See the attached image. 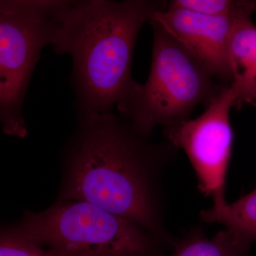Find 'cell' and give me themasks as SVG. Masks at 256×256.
<instances>
[{
	"instance_id": "obj_12",
	"label": "cell",
	"mask_w": 256,
	"mask_h": 256,
	"mask_svg": "<svg viewBox=\"0 0 256 256\" xmlns=\"http://www.w3.org/2000/svg\"><path fill=\"white\" fill-rule=\"evenodd\" d=\"M245 104H252V105L256 106V85L242 96V98L237 102L236 107H242Z\"/></svg>"
},
{
	"instance_id": "obj_7",
	"label": "cell",
	"mask_w": 256,
	"mask_h": 256,
	"mask_svg": "<svg viewBox=\"0 0 256 256\" xmlns=\"http://www.w3.org/2000/svg\"><path fill=\"white\" fill-rule=\"evenodd\" d=\"M235 18H216L168 4L151 20L200 60L216 80L223 85L233 84L228 60V44Z\"/></svg>"
},
{
	"instance_id": "obj_8",
	"label": "cell",
	"mask_w": 256,
	"mask_h": 256,
	"mask_svg": "<svg viewBox=\"0 0 256 256\" xmlns=\"http://www.w3.org/2000/svg\"><path fill=\"white\" fill-rule=\"evenodd\" d=\"M252 16L244 14L236 18L229 41L232 84L237 90L236 102L256 85V26Z\"/></svg>"
},
{
	"instance_id": "obj_3",
	"label": "cell",
	"mask_w": 256,
	"mask_h": 256,
	"mask_svg": "<svg viewBox=\"0 0 256 256\" xmlns=\"http://www.w3.org/2000/svg\"><path fill=\"white\" fill-rule=\"evenodd\" d=\"M15 233L50 256H169L168 246L138 224L90 203L58 200L26 212Z\"/></svg>"
},
{
	"instance_id": "obj_5",
	"label": "cell",
	"mask_w": 256,
	"mask_h": 256,
	"mask_svg": "<svg viewBox=\"0 0 256 256\" xmlns=\"http://www.w3.org/2000/svg\"><path fill=\"white\" fill-rule=\"evenodd\" d=\"M68 0L0 2V121L3 132L24 138L22 108L44 47L52 44Z\"/></svg>"
},
{
	"instance_id": "obj_11",
	"label": "cell",
	"mask_w": 256,
	"mask_h": 256,
	"mask_svg": "<svg viewBox=\"0 0 256 256\" xmlns=\"http://www.w3.org/2000/svg\"><path fill=\"white\" fill-rule=\"evenodd\" d=\"M170 5L206 16L235 18L252 14L256 3L248 0H172Z\"/></svg>"
},
{
	"instance_id": "obj_4",
	"label": "cell",
	"mask_w": 256,
	"mask_h": 256,
	"mask_svg": "<svg viewBox=\"0 0 256 256\" xmlns=\"http://www.w3.org/2000/svg\"><path fill=\"white\" fill-rule=\"evenodd\" d=\"M153 30L150 72L146 84L118 109L119 116L142 134L151 137L158 126L164 129L191 119L197 106H208L226 86L159 23Z\"/></svg>"
},
{
	"instance_id": "obj_6",
	"label": "cell",
	"mask_w": 256,
	"mask_h": 256,
	"mask_svg": "<svg viewBox=\"0 0 256 256\" xmlns=\"http://www.w3.org/2000/svg\"><path fill=\"white\" fill-rule=\"evenodd\" d=\"M236 98V87L227 86L201 116L164 129L165 139L188 156L198 190L212 198L213 207L228 203L226 191L234 136L230 112Z\"/></svg>"
},
{
	"instance_id": "obj_2",
	"label": "cell",
	"mask_w": 256,
	"mask_h": 256,
	"mask_svg": "<svg viewBox=\"0 0 256 256\" xmlns=\"http://www.w3.org/2000/svg\"><path fill=\"white\" fill-rule=\"evenodd\" d=\"M165 0H68L52 46L72 56V82L78 116L114 112L140 84L131 74L143 25L168 8Z\"/></svg>"
},
{
	"instance_id": "obj_1",
	"label": "cell",
	"mask_w": 256,
	"mask_h": 256,
	"mask_svg": "<svg viewBox=\"0 0 256 256\" xmlns=\"http://www.w3.org/2000/svg\"><path fill=\"white\" fill-rule=\"evenodd\" d=\"M114 112L78 116L64 152L58 200L92 204L131 220L174 249L165 224L163 175L178 149L153 142Z\"/></svg>"
},
{
	"instance_id": "obj_9",
	"label": "cell",
	"mask_w": 256,
	"mask_h": 256,
	"mask_svg": "<svg viewBox=\"0 0 256 256\" xmlns=\"http://www.w3.org/2000/svg\"><path fill=\"white\" fill-rule=\"evenodd\" d=\"M200 217L203 223L224 225L237 244L249 252L256 242V188L233 203L202 210Z\"/></svg>"
},
{
	"instance_id": "obj_10",
	"label": "cell",
	"mask_w": 256,
	"mask_h": 256,
	"mask_svg": "<svg viewBox=\"0 0 256 256\" xmlns=\"http://www.w3.org/2000/svg\"><path fill=\"white\" fill-rule=\"evenodd\" d=\"M226 229L208 238L201 227H193L178 238L169 256H249Z\"/></svg>"
}]
</instances>
